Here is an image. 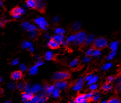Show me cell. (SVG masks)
<instances>
[{
  "label": "cell",
  "instance_id": "1",
  "mask_svg": "<svg viewBox=\"0 0 121 103\" xmlns=\"http://www.w3.org/2000/svg\"><path fill=\"white\" fill-rule=\"evenodd\" d=\"M108 44V41L105 37H99L96 38L92 43V46L94 50H102L105 48Z\"/></svg>",
  "mask_w": 121,
  "mask_h": 103
},
{
  "label": "cell",
  "instance_id": "2",
  "mask_svg": "<svg viewBox=\"0 0 121 103\" xmlns=\"http://www.w3.org/2000/svg\"><path fill=\"white\" fill-rule=\"evenodd\" d=\"M71 75L68 71H58L54 73L52 79L54 81H66L71 78Z\"/></svg>",
  "mask_w": 121,
  "mask_h": 103
},
{
  "label": "cell",
  "instance_id": "3",
  "mask_svg": "<svg viewBox=\"0 0 121 103\" xmlns=\"http://www.w3.org/2000/svg\"><path fill=\"white\" fill-rule=\"evenodd\" d=\"M76 37L74 44L77 45H83L87 37L86 33L84 31H78L76 33Z\"/></svg>",
  "mask_w": 121,
  "mask_h": 103
},
{
  "label": "cell",
  "instance_id": "4",
  "mask_svg": "<svg viewBox=\"0 0 121 103\" xmlns=\"http://www.w3.org/2000/svg\"><path fill=\"white\" fill-rule=\"evenodd\" d=\"M34 23L37 24V26L41 30H45L48 29V23L47 21L46 20L44 17H38V18H36L35 19H34Z\"/></svg>",
  "mask_w": 121,
  "mask_h": 103
},
{
  "label": "cell",
  "instance_id": "5",
  "mask_svg": "<svg viewBox=\"0 0 121 103\" xmlns=\"http://www.w3.org/2000/svg\"><path fill=\"white\" fill-rule=\"evenodd\" d=\"M25 12L26 11L24 8L22 7L17 6L12 9L10 11V15L14 19H18L21 17V15L24 14Z\"/></svg>",
  "mask_w": 121,
  "mask_h": 103
},
{
  "label": "cell",
  "instance_id": "6",
  "mask_svg": "<svg viewBox=\"0 0 121 103\" xmlns=\"http://www.w3.org/2000/svg\"><path fill=\"white\" fill-rule=\"evenodd\" d=\"M37 1V7L36 9L40 12L44 13L46 9V1L45 0H36Z\"/></svg>",
  "mask_w": 121,
  "mask_h": 103
},
{
  "label": "cell",
  "instance_id": "7",
  "mask_svg": "<svg viewBox=\"0 0 121 103\" xmlns=\"http://www.w3.org/2000/svg\"><path fill=\"white\" fill-rule=\"evenodd\" d=\"M23 78V74L22 71L16 70L12 72L10 74V78L13 81H19Z\"/></svg>",
  "mask_w": 121,
  "mask_h": 103
},
{
  "label": "cell",
  "instance_id": "8",
  "mask_svg": "<svg viewBox=\"0 0 121 103\" xmlns=\"http://www.w3.org/2000/svg\"><path fill=\"white\" fill-rule=\"evenodd\" d=\"M84 79L81 77L78 79H77L76 82L73 84V89L74 91H79L81 89V88L82 87L83 84V81H84Z\"/></svg>",
  "mask_w": 121,
  "mask_h": 103
},
{
  "label": "cell",
  "instance_id": "9",
  "mask_svg": "<svg viewBox=\"0 0 121 103\" xmlns=\"http://www.w3.org/2000/svg\"><path fill=\"white\" fill-rule=\"evenodd\" d=\"M54 85L59 89H65L68 86V82L66 81H57L54 82Z\"/></svg>",
  "mask_w": 121,
  "mask_h": 103
},
{
  "label": "cell",
  "instance_id": "10",
  "mask_svg": "<svg viewBox=\"0 0 121 103\" xmlns=\"http://www.w3.org/2000/svg\"><path fill=\"white\" fill-rule=\"evenodd\" d=\"M60 45H61V44H60L59 43H58V42H57L56 41H55L54 40H52V39H51V40H49V41L48 42V46L49 48L53 50L57 49L60 48Z\"/></svg>",
  "mask_w": 121,
  "mask_h": 103
},
{
  "label": "cell",
  "instance_id": "11",
  "mask_svg": "<svg viewBox=\"0 0 121 103\" xmlns=\"http://www.w3.org/2000/svg\"><path fill=\"white\" fill-rule=\"evenodd\" d=\"M86 94H79L74 99V103H86Z\"/></svg>",
  "mask_w": 121,
  "mask_h": 103
},
{
  "label": "cell",
  "instance_id": "12",
  "mask_svg": "<svg viewBox=\"0 0 121 103\" xmlns=\"http://www.w3.org/2000/svg\"><path fill=\"white\" fill-rule=\"evenodd\" d=\"M34 97V94L32 92L30 93H27L26 92H24L22 93V98L24 101H31Z\"/></svg>",
  "mask_w": 121,
  "mask_h": 103
},
{
  "label": "cell",
  "instance_id": "13",
  "mask_svg": "<svg viewBox=\"0 0 121 103\" xmlns=\"http://www.w3.org/2000/svg\"><path fill=\"white\" fill-rule=\"evenodd\" d=\"M51 39L54 40V41L59 43L60 44H61L64 42L65 36L64 35H56L53 36Z\"/></svg>",
  "mask_w": 121,
  "mask_h": 103
},
{
  "label": "cell",
  "instance_id": "14",
  "mask_svg": "<svg viewBox=\"0 0 121 103\" xmlns=\"http://www.w3.org/2000/svg\"><path fill=\"white\" fill-rule=\"evenodd\" d=\"M26 6L29 8L32 9H36L37 7V1L36 0H26Z\"/></svg>",
  "mask_w": 121,
  "mask_h": 103
},
{
  "label": "cell",
  "instance_id": "15",
  "mask_svg": "<svg viewBox=\"0 0 121 103\" xmlns=\"http://www.w3.org/2000/svg\"><path fill=\"white\" fill-rule=\"evenodd\" d=\"M95 39V38L94 35H89L88 36H87L84 44H83V46H86V45H90L91 43H93V41H94Z\"/></svg>",
  "mask_w": 121,
  "mask_h": 103
},
{
  "label": "cell",
  "instance_id": "16",
  "mask_svg": "<svg viewBox=\"0 0 121 103\" xmlns=\"http://www.w3.org/2000/svg\"><path fill=\"white\" fill-rule=\"evenodd\" d=\"M102 90L104 93H107V92H110L111 90H112V86L111 85V83H109L108 82H106L102 86Z\"/></svg>",
  "mask_w": 121,
  "mask_h": 103
},
{
  "label": "cell",
  "instance_id": "17",
  "mask_svg": "<svg viewBox=\"0 0 121 103\" xmlns=\"http://www.w3.org/2000/svg\"><path fill=\"white\" fill-rule=\"evenodd\" d=\"M107 103H121V98L118 96H113L107 101Z\"/></svg>",
  "mask_w": 121,
  "mask_h": 103
},
{
  "label": "cell",
  "instance_id": "18",
  "mask_svg": "<svg viewBox=\"0 0 121 103\" xmlns=\"http://www.w3.org/2000/svg\"><path fill=\"white\" fill-rule=\"evenodd\" d=\"M114 91L117 94L121 93V79L117 81L116 84L114 87Z\"/></svg>",
  "mask_w": 121,
  "mask_h": 103
},
{
  "label": "cell",
  "instance_id": "19",
  "mask_svg": "<svg viewBox=\"0 0 121 103\" xmlns=\"http://www.w3.org/2000/svg\"><path fill=\"white\" fill-rule=\"evenodd\" d=\"M29 33H31V32H35L38 31V29H37V26L34 24H30L29 25L28 28L26 30Z\"/></svg>",
  "mask_w": 121,
  "mask_h": 103
},
{
  "label": "cell",
  "instance_id": "20",
  "mask_svg": "<svg viewBox=\"0 0 121 103\" xmlns=\"http://www.w3.org/2000/svg\"><path fill=\"white\" fill-rule=\"evenodd\" d=\"M82 24L80 22L77 21L76 23H74L73 24V26H72V29L74 31H78V30H80V29L81 28Z\"/></svg>",
  "mask_w": 121,
  "mask_h": 103
},
{
  "label": "cell",
  "instance_id": "21",
  "mask_svg": "<svg viewBox=\"0 0 121 103\" xmlns=\"http://www.w3.org/2000/svg\"><path fill=\"white\" fill-rule=\"evenodd\" d=\"M26 85H27V84L24 81H21V82H19L18 83H17V87L20 91H23V90H25Z\"/></svg>",
  "mask_w": 121,
  "mask_h": 103
},
{
  "label": "cell",
  "instance_id": "22",
  "mask_svg": "<svg viewBox=\"0 0 121 103\" xmlns=\"http://www.w3.org/2000/svg\"><path fill=\"white\" fill-rule=\"evenodd\" d=\"M95 93V92L94 91H91V92H90V93L86 94V99L87 102L92 101V99H93Z\"/></svg>",
  "mask_w": 121,
  "mask_h": 103
},
{
  "label": "cell",
  "instance_id": "23",
  "mask_svg": "<svg viewBox=\"0 0 121 103\" xmlns=\"http://www.w3.org/2000/svg\"><path fill=\"white\" fill-rule=\"evenodd\" d=\"M55 89H56V86L54 85H52V86H51L48 88L47 91L46 92L47 93V95L49 96V95H51L52 94L54 91H55Z\"/></svg>",
  "mask_w": 121,
  "mask_h": 103
},
{
  "label": "cell",
  "instance_id": "24",
  "mask_svg": "<svg viewBox=\"0 0 121 103\" xmlns=\"http://www.w3.org/2000/svg\"><path fill=\"white\" fill-rule=\"evenodd\" d=\"M54 32H55V33H56V35H64V34L65 33L66 31L64 29L58 27V28H57L55 30Z\"/></svg>",
  "mask_w": 121,
  "mask_h": 103
},
{
  "label": "cell",
  "instance_id": "25",
  "mask_svg": "<svg viewBox=\"0 0 121 103\" xmlns=\"http://www.w3.org/2000/svg\"><path fill=\"white\" fill-rule=\"evenodd\" d=\"M78 63H79V59L78 58H76L74 59L71 63L69 64V66L71 67H76L77 66H78Z\"/></svg>",
  "mask_w": 121,
  "mask_h": 103
},
{
  "label": "cell",
  "instance_id": "26",
  "mask_svg": "<svg viewBox=\"0 0 121 103\" xmlns=\"http://www.w3.org/2000/svg\"><path fill=\"white\" fill-rule=\"evenodd\" d=\"M45 59L46 60H52L54 59V54L51 52H48L45 55Z\"/></svg>",
  "mask_w": 121,
  "mask_h": 103
},
{
  "label": "cell",
  "instance_id": "27",
  "mask_svg": "<svg viewBox=\"0 0 121 103\" xmlns=\"http://www.w3.org/2000/svg\"><path fill=\"white\" fill-rule=\"evenodd\" d=\"M119 42H112V43H111V44H110V49H111L112 51L115 52V51L116 50L117 48Z\"/></svg>",
  "mask_w": 121,
  "mask_h": 103
},
{
  "label": "cell",
  "instance_id": "28",
  "mask_svg": "<svg viewBox=\"0 0 121 103\" xmlns=\"http://www.w3.org/2000/svg\"><path fill=\"white\" fill-rule=\"evenodd\" d=\"M76 34H73V35H71V36L68 37L66 41H67L68 42H74V41H76Z\"/></svg>",
  "mask_w": 121,
  "mask_h": 103
},
{
  "label": "cell",
  "instance_id": "29",
  "mask_svg": "<svg viewBox=\"0 0 121 103\" xmlns=\"http://www.w3.org/2000/svg\"><path fill=\"white\" fill-rule=\"evenodd\" d=\"M97 80H98V76H93V78H91V79L88 82V85L93 84L95 83V82H96Z\"/></svg>",
  "mask_w": 121,
  "mask_h": 103
},
{
  "label": "cell",
  "instance_id": "30",
  "mask_svg": "<svg viewBox=\"0 0 121 103\" xmlns=\"http://www.w3.org/2000/svg\"><path fill=\"white\" fill-rule=\"evenodd\" d=\"M30 23H29V22H27V21H24V22H23V23L21 24V26H22V28L24 30H27V28H28L29 25V24H30Z\"/></svg>",
  "mask_w": 121,
  "mask_h": 103
},
{
  "label": "cell",
  "instance_id": "31",
  "mask_svg": "<svg viewBox=\"0 0 121 103\" xmlns=\"http://www.w3.org/2000/svg\"><path fill=\"white\" fill-rule=\"evenodd\" d=\"M100 98V93L99 92H95L94 96H93V99H92V101H97L99 100Z\"/></svg>",
  "mask_w": 121,
  "mask_h": 103
},
{
  "label": "cell",
  "instance_id": "32",
  "mask_svg": "<svg viewBox=\"0 0 121 103\" xmlns=\"http://www.w3.org/2000/svg\"><path fill=\"white\" fill-rule=\"evenodd\" d=\"M60 89H58V88H57V89H55V91H54V92H53V93H52L53 96L55 98L58 97V96H59V95H60Z\"/></svg>",
  "mask_w": 121,
  "mask_h": 103
},
{
  "label": "cell",
  "instance_id": "33",
  "mask_svg": "<svg viewBox=\"0 0 121 103\" xmlns=\"http://www.w3.org/2000/svg\"><path fill=\"white\" fill-rule=\"evenodd\" d=\"M40 89H41V87H40V86H39V85H35V86H34L32 89V93H37V92H39L40 91Z\"/></svg>",
  "mask_w": 121,
  "mask_h": 103
},
{
  "label": "cell",
  "instance_id": "34",
  "mask_svg": "<svg viewBox=\"0 0 121 103\" xmlns=\"http://www.w3.org/2000/svg\"><path fill=\"white\" fill-rule=\"evenodd\" d=\"M94 49L93 47H91L90 49H89L86 51V55L87 57L93 56V52H94Z\"/></svg>",
  "mask_w": 121,
  "mask_h": 103
},
{
  "label": "cell",
  "instance_id": "35",
  "mask_svg": "<svg viewBox=\"0 0 121 103\" xmlns=\"http://www.w3.org/2000/svg\"><path fill=\"white\" fill-rule=\"evenodd\" d=\"M22 45H23V48L30 49L32 47V44H30L29 42H27V41H24V42L23 43V44H22Z\"/></svg>",
  "mask_w": 121,
  "mask_h": 103
},
{
  "label": "cell",
  "instance_id": "36",
  "mask_svg": "<svg viewBox=\"0 0 121 103\" xmlns=\"http://www.w3.org/2000/svg\"><path fill=\"white\" fill-rule=\"evenodd\" d=\"M37 71H38V69H37V66L32 67L30 69V74H32V75H35V74H37Z\"/></svg>",
  "mask_w": 121,
  "mask_h": 103
},
{
  "label": "cell",
  "instance_id": "37",
  "mask_svg": "<svg viewBox=\"0 0 121 103\" xmlns=\"http://www.w3.org/2000/svg\"><path fill=\"white\" fill-rule=\"evenodd\" d=\"M100 54H101L100 50H94L93 54V57H98V56L100 55Z\"/></svg>",
  "mask_w": 121,
  "mask_h": 103
},
{
  "label": "cell",
  "instance_id": "38",
  "mask_svg": "<svg viewBox=\"0 0 121 103\" xmlns=\"http://www.w3.org/2000/svg\"><path fill=\"white\" fill-rule=\"evenodd\" d=\"M112 66V64L111 63H108V64H106L104 66L102 67V69L104 70H108L109 68H110Z\"/></svg>",
  "mask_w": 121,
  "mask_h": 103
},
{
  "label": "cell",
  "instance_id": "39",
  "mask_svg": "<svg viewBox=\"0 0 121 103\" xmlns=\"http://www.w3.org/2000/svg\"><path fill=\"white\" fill-rule=\"evenodd\" d=\"M115 54H116V52H114V51H112V52H111V53H110V54L108 55V57H107V59H108V60H109V59H112V58L114 57V55H115Z\"/></svg>",
  "mask_w": 121,
  "mask_h": 103
},
{
  "label": "cell",
  "instance_id": "40",
  "mask_svg": "<svg viewBox=\"0 0 121 103\" xmlns=\"http://www.w3.org/2000/svg\"><path fill=\"white\" fill-rule=\"evenodd\" d=\"M97 84H91L90 86V89L91 91H95L96 89H97Z\"/></svg>",
  "mask_w": 121,
  "mask_h": 103
},
{
  "label": "cell",
  "instance_id": "41",
  "mask_svg": "<svg viewBox=\"0 0 121 103\" xmlns=\"http://www.w3.org/2000/svg\"><path fill=\"white\" fill-rule=\"evenodd\" d=\"M93 74H88V75H86V76H85V78H84V80L85 81H89L90 80V79H91V78H93Z\"/></svg>",
  "mask_w": 121,
  "mask_h": 103
},
{
  "label": "cell",
  "instance_id": "42",
  "mask_svg": "<svg viewBox=\"0 0 121 103\" xmlns=\"http://www.w3.org/2000/svg\"><path fill=\"white\" fill-rule=\"evenodd\" d=\"M114 79H115V77H114V76H108L107 78V82H109V83H111L112 81H114Z\"/></svg>",
  "mask_w": 121,
  "mask_h": 103
},
{
  "label": "cell",
  "instance_id": "43",
  "mask_svg": "<svg viewBox=\"0 0 121 103\" xmlns=\"http://www.w3.org/2000/svg\"><path fill=\"white\" fill-rule=\"evenodd\" d=\"M26 65H24V64H22V65L20 66V69L22 70H26Z\"/></svg>",
  "mask_w": 121,
  "mask_h": 103
},
{
  "label": "cell",
  "instance_id": "44",
  "mask_svg": "<svg viewBox=\"0 0 121 103\" xmlns=\"http://www.w3.org/2000/svg\"><path fill=\"white\" fill-rule=\"evenodd\" d=\"M18 64V59H15V60H13V61L12 62V65H16V64Z\"/></svg>",
  "mask_w": 121,
  "mask_h": 103
},
{
  "label": "cell",
  "instance_id": "45",
  "mask_svg": "<svg viewBox=\"0 0 121 103\" xmlns=\"http://www.w3.org/2000/svg\"><path fill=\"white\" fill-rule=\"evenodd\" d=\"M59 20H60V18H59V16H56L54 18V22L57 23V22H58V21H59Z\"/></svg>",
  "mask_w": 121,
  "mask_h": 103
},
{
  "label": "cell",
  "instance_id": "46",
  "mask_svg": "<svg viewBox=\"0 0 121 103\" xmlns=\"http://www.w3.org/2000/svg\"><path fill=\"white\" fill-rule=\"evenodd\" d=\"M89 60H90V58H88V57H87V56L86 57H85L84 58H83V62H87V61H88Z\"/></svg>",
  "mask_w": 121,
  "mask_h": 103
},
{
  "label": "cell",
  "instance_id": "47",
  "mask_svg": "<svg viewBox=\"0 0 121 103\" xmlns=\"http://www.w3.org/2000/svg\"><path fill=\"white\" fill-rule=\"evenodd\" d=\"M107 101H102V102H100L99 103H107Z\"/></svg>",
  "mask_w": 121,
  "mask_h": 103
},
{
  "label": "cell",
  "instance_id": "48",
  "mask_svg": "<svg viewBox=\"0 0 121 103\" xmlns=\"http://www.w3.org/2000/svg\"><path fill=\"white\" fill-rule=\"evenodd\" d=\"M3 89H1V94H3Z\"/></svg>",
  "mask_w": 121,
  "mask_h": 103
},
{
  "label": "cell",
  "instance_id": "49",
  "mask_svg": "<svg viewBox=\"0 0 121 103\" xmlns=\"http://www.w3.org/2000/svg\"><path fill=\"white\" fill-rule=\"evenodd\" d=\"M10 103V101H7V102H6V103Z\"/></svg>",
  "mask_w": 121,
  "mask_h": 103
},
{
  "label": "cell",
  "instance_id": "50",
  "mask_svg": "<svg viewBox=\"0 0 121 103\" xmlns=\"http://www.w3.org/2000/svg\"><path fill=\"white\" fill-rule=\"evenodd\" d=\"M3 81V78L1 77V81Z\"/></svg>",
  "mask_w": 121,
  "mask_h": 103
},
{
  "label": "cell",
  "instance_id": "51",
  "mask_svg": "<svg viewBox=\"0 0 121 103\" xmlns=\"http://www.w3.org/2000/svg\"></svg>",
  "mask_w": 121,
  "mask_h": 103
}]
</instances>
